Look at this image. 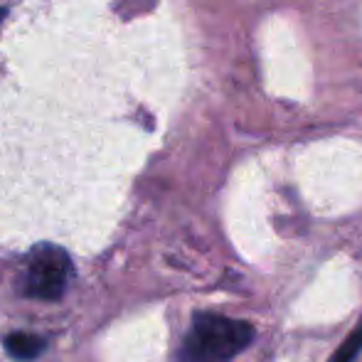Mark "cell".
<instances>
[{
  "label": "cell",
  "mask_w": 362,
  "mask_h": 362,
  "mask_svg": "<svg viewBox=\"0 0 362 362\" xmlns=\"http://www.w3.org/2000/svg\"><path fill=\"white\" fill-rule=\"evenodd\" d=\"M180 362H202V360H192V358H182Z\"/></svg>",
  "instance_id": "cell-5"
},
{
  "label": "cell",
  "mask_w": 362,
  "mask_h": 362,
  "mask_svg": "<svg viewBox=\"0 0 362 362\" xmlns=\"http://www.w3.org/2000/svg\"><path fill=\"white\" fill-rule=\"evenodd\" d=\"M254 340V325L219 313H197L182 358L227 362Z\"/></svg>",
  "instance_id": "cell-1"
},
{
  "label": "cell",
  "mask_w": 362,
  "mask_h": 362,
  "mask_svg": "<svg viewBox=\"0 0 362 362\" xmlns=\"http://www.w3.org/2000/svg\"><path fill=\"white\" fill-rule=\"evenodd\" d=\"M360 353H362V318H360V323L355 325L353 333L345 338V343L333 353L330 362H355L360 358Z\"/></svg>",
  "instance_id": "cell-4"
},
{
  "label": "cell",
  "mask_w": 362,
  "mask_h": 362,
  "mask_svg": "<svg viewBox=\"0 0 362 362\" xmlns=\"http://www.w3.org/2000/svg\"><path fill=\"white\" fill-rule=\"evenodd\" d=\"M72 279V259L54 244H40L33 249L28 262V293L45 300H54L64 293Z\"/></svg>",
  "instance_id": "cell-2"
},
{
  "label": "cell",
  "mask_w": 362,
  "mask_h": 362,
  "mask_svg": "<svg viewBox=\"0 0 362 362\" xmlns=\"http://www.w3.org/2000/svg\"><path fill=\"white\" fill-rule=\"evenodd\" d=\"M47 343L33 333H10L5 335V350L18 360H35L45 353Z\"/></svg>",
  "instance_id": "cell-3"
}]
</instances>
